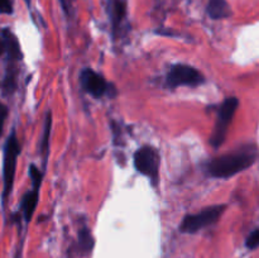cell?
I'll return each mask as SVG.
<instances>
[{
  "instance_id": "obj_1",
  "label": "cell",
  "mask_w": 259,
  "mask_h": 258,
  "mask_svg": "<svg viewBox=\"0 0 259 258\" xmlns=\"http://www.w3.org/2000/svg\"><path fill=\"white\" fill-rule=\"evenodd\" d=\"M254 154L249 152H237L220 156L207 163V172L215 179H229L244 171L254 163Z\"/></svg>"
},
{
  "instance_id": "obj_2",
  "label": "cell",
  "mask_w": 259,
  "mask_h": 258,
  "mask_svg": "<svg viewBox=\"0 0 259 258\" xmlns=\"http://www.w3.org/2000/svg\"><path fill=\"white\" fill-rule=\"evenodd\" d=\"M20 153V144L15 131H12L4 144V156H3V201L7 202L13 190L17 168L18 156Z\"/></svg>"
},
{
  "instance_id": "obj_3",
  "label": "cell",
  "mask_w": 259,
  "mask_h": 258,
  "mask_svg": "<svg viewBox=\"0 0 259 258\" xmlns=\"http://www.w3.org/2000/svg\"><path fill=\"white\" fill-rule=\"evenodd\" d=\"M225 209H227V205L224 204L212 205V206L205 207L196 214L186 215L180 225V230L186 234H194V233L200 232L204 228L215 224L224 214Z\"/></svg>"
},
{
  "instance_id": "obj_4",
  "label": "cell",
  "mask_w": 259,
  "mask_h": 258,
  "mask_svg": "<svg viewBox=\"0 0 259 258\" xmlns=\"http://www.w3.org/2000/svg\"><path fill=\"white\" fill-rule=\"evenodd\" d=\"M238 106H239V100H238V98H235V96L227 98L223 101L222 105H220L219 111H218L217 124H215L214 131H212L209 139L210 144H211L214 148H219V147L225 142L228 129H229L230 123H232L233 118H234V114L235 111H237Z\"/></svg>"
},
{
  "instance_id": "obj_5",
  "label": "cell",
  "mask_w": 259,
  "mask_h": 258,
  "mask_svg": "<svg viewBox=\"0 0 259 258\" xmlns=\"http://www.w3.org/2000/svg\"><path fill=\"white\" fill-rule=\"evenodd\" d=\"M133 163L137 172L148 177L152 185L157 186L159 179V153L154 147L143 146L137 149Z\"/></svg>"
},
{
  "instance_id": "obj_6",
  "label": "cell",
  "mask_w": 259,
  "mask_h": 258,
  "mask_svg": "<svg viewBox=\"0 0 259 258\" xmlns=\"http://www.w3.org/2000/svg\"><path fill=\"white\" fill-rule=\"evenodd\" d=\"M80 82L83 90L96 99H100L103 96L113 98L116 95L115 86L108 82L101 73L96 72L91 68H85L81 71Z\"/></svg>"
},
{
  "instance_id": "obj_7",
  "label": "cell",
  "mask_w": 259,
  "mask_h": 258,
  "mask_svg": "<svg viewBox=\"0 0 259 258\" xmlns=\"http://www.w3.org/2000/svg\"><path fill=\"white\" fill-rule=\"evenodd\" d=\"M167 85L175 89L179 86H199L204 83L205 77L197 68L194 66L185 65V63H177L169 68L167 73Z\"/></svg>"
},
{
  "instance_id": "obj_8",
  "label": "cell",
  "mask_w": 259,
  "mask_h": 258,
  "mask_svg": "<svg viewBox=\"0 0 259 258\" xmlns=\"http://www.w3.org/2000/svg\"><path fill=\"white\" fill-rule=\"evenodd\" d=\"M2 38L4 40V46H5V53L8 56V60L10 61H20L23 58V53L22 50H20L19 46V40L18 38L10 32L9 29H3L2 33Z\"/></svg>"
},
{
  "instance_id": "obj_9",
  "label": "cell",
  "mask_w": 259,
  "mask_h": 258,
  "mask_svg": "<svg viewBox=\"0 0 259 258\" xmlns=\"http://www.w3.org/2000/svg\"><path fill=\"white\" fill-rule=\"evenodd\" d=\"M39 189L40 186H33V190L25 192V195L22 199L20 209H22L23 215H24V219L27 223L30 222L35 211V207H37L38 197H39Z\"/></svg>"
},
{
  "instance_id": "obj_10",
  "label": "cell",
  "mask_w": 259,
  "mask_h": 258,
  "mask_svg": "<svg viewBox=\"0 0 259 258\" xmlns=\"http://www.w3.org/2000/svg\"><path fill=\"white\" fill-rule=\"evenodd\" d=\"M206 12L209 17L214 20L225 19L232 15V9L227 0H209Z\"/></svg>"
},
{
  "instance_id": "obj_11",
  "label": "cell",
  "mask_w": 259,
  "mask_h": 258,
  "mask_svg": "<svg viewBox=\"0 0 259 258\" xmlns=\"http://www.w3.org/2000/svg\"><path fill=\"white\" fill-rule=\"evenodd\" d=\"M51 131H52V113L48 111L46 115L45 126H43L42 138L39 141V153L43 157V166L46 167L47 164L48 154H50V138H51Z\"/></svg>"
},
{
  "instance_id": "obj_12",
  "label": "cell",
  "mask_w": 259,
  "mask_h": 258,
  "mask_svg": "<svg viewBox=\"0 0 259 258\" xmlns=\"http://www.w3.org/2000/svg\"><path fill=\"white\" fill-rule=\"evenodd\" d=\"M78 250L83 254L86 253H90L91 249L94 248V238L91 235L90 229L88 228H82V229L78 232Z\"/></svg>"
},
{
  "instance_id": "obj_13",
  "label": "cell",
  "mask_w": 259,
  "mask_h": 258,
  "mask_svg": "<svg viewBox=\"0 0 259 258\" xmlns=\"http://www.w3.org/2000/svg\"><path fill=\"white\" fill-rule=\"evenodd\" d=\"M15 77H17V72L13 70V67H9L7 71V75L4 78V90L5 93L12 94L15 90Z\"/></svg>"
},
{
  "instance_id": "obj_14",
  "label": "cell",
  "mask_w": 259,
  "mask_h": 258,
  "mask_svg": "<svg viewBox=\"0 0 259 258\" xmlns=\"http://www.w3.org/2000/svg\"><path fill=\"white\" fill-rule=\"evenodd\" d=\"M245 244H247V247L249 248V249H254V248L259 247V229L250 233L249 237L247 238Z\"/></svg>"
},
{
  "instance_id": "obj_15",
  "label": "cell",
  "mask_w": 259,
  "mask_h": 258,
  "mask_svg": "<svg viewBox=\"0 0 259 258\" xmlns=\"http://www.w3.org/2000/svg\"><path fill=\"white\" fill-rule=\"evenodd\" d=\"M8 116V108L3 103H0V137L3 134V129H4L5 119Z\"/></svg>"
},
{
  "instance_id": "obj_16",
  "label": "cell",
  "mask_w": 259,
  "mask_h": 258,
  "mask_svg": "<svg viewBox=\"0 0 259 258\" xmlns=\"http://www.w3.org/2000/svg\"><path fill=\"white\" fill-rule=\"evenodd\" d=\"M13 5L10 0H0V13L3 14H12Z\"/></svg>"
},
{
  "instance_id": "obj_17",
  "label": "cell",
  "mask_w": 259,
  "mask_h": 258,
  "mask_svg": "<svg viewBox=\"0 0 259 258\" xmlns=\"http://www.w3.org/2000/svg\"><path fill=\"white\" fill-rule=\"evenodd\" d=\"M3 53H5V46L3 38H0V56H2Z\"/></svg>"
}]
</instances>
